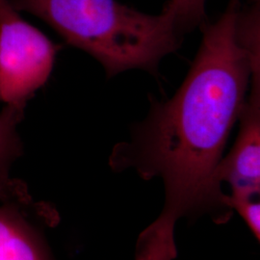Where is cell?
<instances>
[{
    "label": "cell",
    "instance_id": "cell-1",
    "mask_svg": "<svg viewBox=\"0 0 260 260\" xmlns=\"http://www.w3.org/2000/svg\"><path fill=\"white\" fill-rule=\"evenodd\" d=\"M259 5L240 9L231 0L221 18L203 25V40L183 83L165 103H155L129 143L118 145L112 168H134L145 179L162 177L164 209L140 234L136 260H173L174 230L183 216L210 213L226 223L217 170L233 125L240 118L259 67Z\"/></svg>",
    "mask_w": 260,
    "mask_h": 260
},
{
    "label": "cell",
    "instance_id": "cell-2",
    "mask_svg": "<svg viewBox=\"0 0 260 260\" xmlns=\"http://www.w3.org/2000/svg\"><path fill=\"white\" fill-rule=\"evenodd\" d=\"M45 20L66 42L93 56L107 75L139 69L154 74L180 45L181 31L164 8L148 15L117 0H11Z\"/></svg>",
    "mask_w": 260,
    "mask_h": 260
},
{
    "label": "cell",
    "instance_id": "cell-3",
    "mask_svg": "<svg viewBox=\"0 0 260 260\" xmlns=\"http://www.w3.org/2000/svg\"><path fill=\"white\" fill-rule=\"evenodd\" d=\"M61 47L0 0V103L24 104L47 83Z\"/></svg>",
    "mask_w": 260,
    "mask_h": 260
},
{
    "label": "cell",
    "instance_id": "cell-4",
    "mask_svg": "<svg viewBox=\"0 0 260 260\" xmlns=\"http://www.w3.org/2000/svg\"><path fill=\"white\" fill-rule=\"evenodd\" d=\"M260 72L251 77L250 98L242 110L241 125L233 149L217 170L221 184L232 188L230 199L258 198L260 193Z\"/></svg>",
    "mask_w": 260,
    "mask_h": 260
},
{
    "label": "cell",
    "instance_id": "cell-5",
    "mask_svg": "<svg viewBox=\"0 0 260 260\" xmlns=\"http://www.w3.org/2000/svg\"><path fill=\"white\" fill-rule=\"evenodd\" d=\"M0 260H54L36 229L20 214L0 208Z\"/></svg>",
    "mask_w": 260,
    "mask_h": 260
},
{
    "label": "cell",
    "instance_id": "cell-6",
    "mask_svg": "<svg viewBox=\"0 0 260 260\" xmlns=\"http://www.w3.org/2000/svg\"><path fill=\"white\" fill-rule=\"evenodd\" d=\"M24 104H6L0 112V196L18 193V186L9 177L11 164L22 151L17 127L24 116Z\"/></svg>",
    "mask_w": 260,
    "mask_h": 260
},
{
    "label": "cell",
    "instance_id": "cell-7",
    "mask_svg": "<svg viewBox=\"0 0 260 260\" xmlns=\"http://www.w3.org/2000/svg\"><path fill=\"white\" fill-rule=\"evenodd\" d=\"M205 0H170L165 9L171 12L180 31L200 23L205 15Z\"/></svg>",
    "mask_w": 260,
    "mask_h": 260
},
{
    "label": "cell",
    "instance_id": "cell-8",
    "mask_svg": "<svg viewBox=\"0 0 260 260\" xmlns=\"http://www.w3.org/2000/svg\"><path fill=\"white\" fill-rule=\"evenodd\" d=\"M258 198L230 199L224 195V204L240 214L257 240L260 238V204Z\"/></svg>",
    "mask_w": 260,
    "mask_h": 260
},
{
    "label": "cell",
    "instance_id": "cell-9",
    "mask_svg": "<svg viewBox=\"0 0 260 260\" xmlns=\"http://www.w3.org/2000/svg\"><path fill=\"white\" fill-rule=\"evenodd\" d=\"M253 1H254V2H256V0H253Z\"/></svg>",
    "mask_w": 260,
    "mask_h": 260
}]
</instances>
